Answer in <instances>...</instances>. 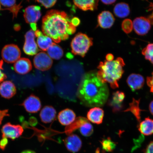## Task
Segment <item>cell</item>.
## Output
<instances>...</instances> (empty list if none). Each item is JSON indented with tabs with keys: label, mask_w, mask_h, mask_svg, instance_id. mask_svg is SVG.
Here are the masks:
<instances>
[{
	"label": "cell",
	"mask_w": 153,
	"mask_h": 153,
	"mask_svg": "<svg viewBox=\"0 0 153 153\" xmlns=\"http://www.w3.org/2000/svg\"><path fill=\"white\" fill-rule=\"evenodd\" d=\"M122 30L126 33H129L133 28V22L129 19H126L122 23Z\"/></svg>",
	"instance_id": "obj_31"
},
{
	"label": "cell",
	"mask_w": 153,
	"mask_h": 153,
	"mask_svg": "<svg viewBox=\"0 0 153 153\" xmlns=\"http://www.w3.org/2000/svg\"><path fill=\"white\" fill-rule=\"evenodd\" d=\"M21 153H36L34 151L31 150H26L23 151Z\"/></svg>",
	"instance_id": "obj_45"
},
{
	"label": "cell",
	"mask_w": 153,
	"mask_h": 153,
	"mask_svg": "<svg viewBox=\"0 0 153 153\" xmlns=\"http://www.w3.org/2000/svg\"><path fill=\"white\" fill-rule=\"evenodd\" d=\"M128 85L133 91L137 90L143 87L144 84V79L139 74H131L127 80Z\"/></svg>",
	"instance_id": "obj_21"
},
{
	"label": "cell",
	"mask_w": 153,
	"mask_h": 153,
	"mask_svg": "<svg viewBox=\"0 0 153 153\" xmlns=\"http://www.w3.org/2000/svg\"><path fill=\"white\" fill-rule=\"evenodd\" d=\"M21 52L18 46L10 44L5 46L1 51V56L5 62L11 64L20 59Z\"/></svg>",
	"instance_id": "obj_5"
},
{
	"label": "cell",
	"mask_w": 153,
	"mask_h": 153,
	"mask_svg": "<svg viewBox=\"0 0 153 153\" xmlns=\"http://www.w3.org/2000/svg\"><path fill=\"white\" fill-rule=\"evenodd\" d=\"M3 64V60H0V83L4 81L7 78L6 75L2 72Z\"/></svg>",
	"instance_id": "obj_35"
},
{
	"label": "cell",
	"mask_w": 153,
	"mask_h": 153,
	"mask_svg": "<svg viewBox=\"0 0 153 153\" xmlns=\"http://www.w3.org/2000/svg\"><path fill=\"white\" fill-rule=\"evenodd\" d=\"M93 44V39L89 37L85 34L78 33L72 40V52L74 55L84 57Z\"/></svg>",
	"instance_id": "obj_4"
},
{
	"label": "cell",
	"mask_w": 153,
	"mask_h": 153,
	"mask_svg": "<svg viewBox=\"0 0 153 153\" xmlns=\"http://www.w3.org/2000/svg\"><path fill=\"white\" fill-rule=\"evenodd\" d=\"M1 4H0V10H1Z\"/></svg>",
	"instance_id": "obj_46"
},
{
	"label": "cell",
	"mask_w": 153,
	"mask_h": 153,
	"mask_svg": "<svg viewBox=\"0 0 153 153\" xmlns=\"http://www.w3.org/2000/svg\"><path fill=\"white\" fill-rule=\"evenodd\" d=\"M151 23L148 18L139 17L134 19L133 22L134 30L139 35H145L150 30Z\"/></svg>",
	"instance_id": "obj_10"
},
{
	"label": "cell",
	"mask_w": 153,
	"mask_h": 153,
	"mask_svg": "<svg viewBox=\"0 0 153 153\" xmlns=\"http://www.w3.org/2000/svg\"><path fill=\"white\" fill-rule=\"evenodd\" d=\"M53 63L52 59L47 53L44 52L37 53L33 59V64L35 68L43 71L50 69Z\"/></svg>",
	"instance_id": "obj_7"
},
{
	"label": "cell",
	"mask_w": 153,
	"mask_h": 153,
	"mask_svg": "<svg viewBox=\"0 0 153 153\" xmlns=\"http://www.w3.org/2000/svg\"><path fill=\"white\" fill-rule=\"evenodd\" d=\"M64 144L68 150L73 153L77 152L82 147V141L78 136L74 134L69 135L64 140Z\"/></svg>",
	"instance_id": "obj_12"
},
{
	"label": "cell",
	"mask_w": 153,
	"mask_h": 153,
	"mask_svg": "<svg viewBox=\"0 0 153 153\" xmlns=\"http://www.w3.org/2000/svg\"><path fill=\"white\" fill-rule=\"evenodd\" d=\"M125 65L121 57L111 62H101L98 67L97 77L103 83H108L112 89H116L119 87L118 82L124 73Z\"/></svg>",
	"instance_id": "obj_3"
},
{
	"label": "cell",
	"mask_w": 153,
	"mask_h": 153,
	"mask_svg": "<svg viewBox=\"0 0 153 153\" xmlns=\"http://www.w3.org/2000/svg\"><path fill=\"white\" fill-rule=\"evenodd\" d=\"M56 114V111L53 107L46 106L41 110L40 114V117L43 123H49L55 119Z\"/></svg>",
	"instance_id": "obj_18"
},
{
	"label": "cell",
	"mask_w": 153,
	"mask_h": 153,
	"mask_svg": "<svg viewBox=\"0 0 153 153\" xmlns=\"http://www.w3.org/2000/svg\"><path fill=\"white\" fill-rule=\"evenodd\" d=\"M34 32L36 37L37 38L38 46L42 50L44 51H47L53 43L52 39L39 30H37Z\"/></svg>",
	"instance_id": "obj_19"
},
{
	"label": "cell",
	"mask_w": 153,
	"mask_h": 153,
	"mask_svg": "<svg viewBox=\"0 0 153 153\" xmlns=\"http://www.w3.org/2000/svg\"><path fill=\"white\" fill-rule=\"evenodd\" d=\"M72 24L74 26L76 27L80 24V21L79 19L76 17L72 18L71 20Z\"/></svg>",
	"instance_id": "obj_40"
},
{
	"label": "cell",
	"mask_w": 153,
	"mask_h": 153,
	"mask_svg": "<svg viewBox=\"0 0 153 153\" xmlns=\"http://www.w3.org/2000/svg\"><path fill=\"white\" fill-rule=\"evenodd\" d=\"M124 98L125 94L122 92L117 91L113 94L108 102V105L112 108L113 112H119L123 108L122 102Z\"/></svg>",
	"instance_id": "obj_13"
},
{
	"label": "cell",
	"mask_w": 153,
	"mask_h": 153,
	"mask_svg": "<svg viewBox=\"0 0 153 153\" xmlns=\"http://www.w3.org/2000/svg\"><path fill=\"white\" fill-rule=\"evenodd\" d=\"M109 91L106 83L97 77V72L90 71L83 76L76 95L81 104L89 108L100 107L107 102Z\"/></svg>",
	"instance_id": "obj_1"
},
{
	"label": "cell",
	"mask_w": 153,
	"mask_h": 153,
	"mask_svg": "<svg viewBox=\"0 0 153 153\" xmlns=\"http://www.w3.org/2000/svg\"><path fill=\"white\" fill-rule=\"evenodd\" d=\"M144 153H153V141L149 143L145 149Z\"/></svg>",
	"instance_id": "obj_39"
},
{
	"label": "cell",
	"mask_w": 153,
	"mask_h": 153,
	"mask_svg": "<svg viewBox=\"0 0 153 153\" xmlns=\"http://www.w3.org/2000/svg\"><path fill=\"white\" fill-rule=\"evenodd\" d=\"M101 1L105 4L110 5L115 2L116 1H115V0H110V1Z\"/></svg>",
	"instance_id": "obj_42"
},
{
	"label": "cell",
	"mask_w": 153,
	"mask_h": 153,
	"mask_svg": "<svg viewBox=\"0 0 153 153\" xmlns=\"http://www.w3.org/2000/svg\"><path fill=\"white\" fill-rule=\"evenodd\" d=\"M74 5L84 11L94 10L97 8L99 1H74Z\"/></svg>",
	"instance_id": "obj_22"
},
{
	"label": "cell",
	"mask_w": 153,
	"mask_h": 153,
	"mask_svg": "<svg viewBox=\"0 0 153 153\" xmlns=\"http://www.w3.org/2000/svg\"><path fill=\"white\" fill-rule=\"evenodd\" d=\"M21 3H21L18 5L16 4L10 8L7 9L13 13V18H16L17 17L19 11L22 8V7L21 6Z\"/></svg>",
	"instance_id": "obj_33"
},
{
	"label": "cell",
	"mask_w": 153,
	"mask_h": 153,
	"mask_svg": "<svg viewBox=\"0 0 153 153\" xmlns=\"http://www.w3.org/2000/svg\"><path fill=\"white\" fill-rule=\"evenodd\" d=\"M9 116L8 110H0V125H1L4 118L6 116Z\"/></svg>",
	"instance_id": "obj_38"
},
{
	"label": "cell",
	"mask_w": 153,
	"mask_h": 153,
	"mask_svg": "<svg viewBox=\"0 0 153 153\" xmlns=\"http://www.w3.org/2000/svg\"><path fill=\"white\" fill-rule=\"evenodd\" d=\"M101 143L103 150L106 152H112L116 146V143L113 141L110 137L103 139Z\"/></svg>",
	"instance_id": "obj_28"
},
{
	"label": "cell",
	"mask_w": 153,
	"mask_h": 153,
	"mask_svg": "<svg viewBox=\"0 0 153 153\" xmlns=\"http://www.w3.org/2000/svg\"><path fill=\"white\" fill-rule=\"evenodd\" d=\"M149 110H150L151 113L153 115V100L151 102L149 105Z\"/></svg>",
	"instance_id": "obj_43"
},
{
	"label": "cell",
	"mask_w": 153,
	"mask_h": 153,
	"mask_svg": "<svg viewBox=\"0 0 153 153\" xmlns=\"http://www.w3.org/2000/svg\"><path fill=\"white\" fill-rule=\"evenodd\" d=\"M151 24L153 25V11L152 14H151L150 16H149L148 18Z\"/></svg>",
	"instance_id": "obj_44"
},
{
	"label": "cell",
	"mask_w": 153,
	"mask_h": 153,
	"mask_svg": "<svg viewBox=\"0 0 153 153\" xmlns=\"http://www.w3.org/2000/svg\"><path fill=\"white\" fill-rule=\"evenodd\" d=\"M89 121L85 117H79L76 118L70 125L67 126L65 129V133L67 135L71 134L73 132L79 128L86 122Z\"/></svg>",
	"instance_id": "obj_26"
},
{
	"label": "cell",
	"mask_w": 153,
	"mask_h": 153,
	"mask_svg": "<svg viewBox=\"0 0 153 153\" xmlns=\"http://www.w3.org/2000/svg\"><path fill=\"white\" fill-rule=\"evenodd\" d=\"M47 51L50 57L55 60H59L62 57L64 53L62 48L53 43Z\"/></svg>",
	"instance_id": "obj_27"
},
{
	"label": "cell",
	"mask_w": 153,
	"mask_h": 153,
	"mask_svg": "<svg viewBox=\"0 0 153 153\" xmlns=\"http://www.w3.org/2000/svg\"><path fill=\"white\" fill-rule=\"evenodd\" d=\"M71 20L64 11L55 10L48 11L43 18V33L56 43L68 39L76 31Z\"/></svg>",
	"instance_id": "obj_2"
},
{
	"label": "cell",
	"mask_w": 153,
	"mask_h": 153,
	"mask_svg": "<svg viewBox=\"0 0 153 153\" xmlns=\"http://www.w3.org/2000/svg\"><path fill=\"white\" fill-rule=\"evenodd\" d=\"M104 117V111L99 107L91 108L88 112V119L93 123L100 124L102 123Z\"/></svg>",
	"instance_id": "obj_20"
},
{
	"label": "cell",
	"mask_w": 153,
	"mask_h": 153,
	"mask_svg": "<svg viewBox=\"0 0 153 153\" xmlns=\"http://www.w3.org/2000/svg\"><path fill=\"white\" fill-rule=\"evenodd\" d=\"M139 130L142 134L149 136L153 134V120L149 118H145L139 124Z\"/></svg>",
	"instance_id": "obj_23"
},
{
	"label": "cell",
	"mask_w": 153,
	"mask_h": 153,
	"mask_svg": "<svg viewBox=\"0 0 153 153\" xmlns=\"http://www.w3.org/2000/svg\"><path fill=\"white\" fill-rule=\"evenodd\" d=\"M21 105L30 113H36L41 109L42 105L39 97L34 94L30 95Z\"/></svg>",
	"instance_id": "obj_11"
},
{
	"label": "cell",
	"mask_w": 153,
	"mask_h": 153,
	"mask_svg": "<svg viewBox=\"0 0 153 153\" xmlns=\"http://www.w3.org/2000/svg\"><path fill=\"white\" fill-rule=\"evenodd\" d=\"M23 128L19 125H13L8 123L3 126L1 129L2 137L9 138L13 140L18 138L23 133Z\"/></svg>",
	"instance_id": "obj_8"
},
{
	"label": "cell",
	"mask_w": 153,
	"mask_h": 153,
	"mask_svg": "<svg viewBox=\"0 0 153 153\" xmlns=\"http://www.w3.org/2000/svg\"><path fill=\"white\" fill-rule=\"evenodd\" d=\"M80 133L85 137H89L92 134L94 130L92 125L88 121L83 124L79 129Z\"/></svg>",
	"instance_id": "obj_29"
},
{
	"label": "cell",
	"mask_w": 153,
	"mask_h": 153,
	"mask_svg": "<svg viewBox=\"0 0 153 153\" xmlns=\"http://www.w3.org/2000/svg\"><path fill=\"white\" fill-rule=\"evenodd\" d=\"M16 87L13 82H3L0 85V95L4 98L9 99L16 94Z\"/></svg>",
	"instance_id": "obj_14"
},
{
	"label": "cell",
	"mask_w": 153,
	"mask_h": 153,
	"mask_svg": "<svg viewBox=\"0 0 153 153\" xmlns=\"http://www.w3.org/2000/svg\"><path fill=\"white\" fill-rule=\"evenodd\" d=\"M24 16L27 23L30 25L36 24L41 16V7L36 5L29 6L25 9Z\"/></svg>",
	"instance_id": "obj_9"
},
{
	"label": "cell",
	"mask_w": 153,
	"mask_h": 153,
	"mask_svg": "<svg viewBox=\"0 0 153 153\" xmlns=\"http://www.w3.org/2000/svg\"><path fill=\"white\" fill-rule=\"evenodd\" d=\"M0 4L5 7L4 9L7 10L16 4V1L15 0H9V1H0Z\"/></svg>",
	"instance_id": "obj_32"
},
{
	"label": "cell",
	"mask_w": 153,
	"mask_h": 153,
	"mask_svg": "<svg viewBox=\"0 0 153 153\" xmlns=\"http://www.w3.org/2000/svg\"><path fill=\"white\" fill-rule=\"evenodd\" d=\"M140 99L137 100L133 98L132 102L130 103L129 108L124 111L125 112H131L136 118L138 122H140L141 112L143 111L140 108Z\"/></svg>",
	"instance_id": "obj_25"
},
{
	"label": "cell",
	"mask_w": 153,
	"mask_h": 153,
	"mask_svg": "<svg viewBox=\"0 0 153 153\" xmlns=\"http://www.w3.org/2000/svg\"><path fill=\"white\" fill-rule=\"evenodd\" d=\"M114 13L118 18H123L128 16L130 10L128 4L124 3L117 4L114 8Z\"/></svg>",
	"instance_id": "obj_24"
},
{
	"label": "cell",
	"mask_w": 153,
	"mask_h": 153,
	"mask_svg": "<svg viewBox=\"0 0 153 153\" xmlns=\"http://www.w3.org/2000/svg\"><path fill=\"white\" fill-rule=\"evenodd\" d=\"M106 59L107 61L111 62L114 60V55L111 53H109L106 55Z\"/></svg>",
	"instance_id": "obj_41"
},
{
	"label": "cell",
	"mask_w": 153,
	"mask_h": 153,
	"mask_svg": "<svg viewBox=\"0 0 153 153\" xmlns=\"http://www.w3.org/2000/svg\"><path fill=\"white\" fill-rule=\"evenodd\" d=\"M76 117L75 113L69 108L61 111L58 115L59 122L63 126L70 125L75 120Z\"/></svg>",
	"instance_id": "obj_16"
},
{
	"label": "cell",
	"mask_w": 153,
	"mask_h": 153,
	"mask_svg": "<svg viewBox=\"0 0 153 153\" xmlns=\"http://www.w3.org/2000/svg\"><path fill=\"white\" fill-rule=\"evenodd\" d=\"M35 32L30 30L25 35V42L23 47L24 52L27 55H34L37 54L39 49L35 40Z\"/></svg>",
	"instance_id": "obj_6"
},
{
	"label": "cell",
	"mask_w": 153,
	"mask_h": 153,
	"mask_svg": "<svg viewBox=\"0 0 153 153\" xmlns=\"http://www.w3.org/2000/svg\"><path fill=\"white\" fill-rule=\"evenodd\" d=\"M145 59L148 60L153 65V44H149L142 51Z\"/></svg>",
	"instance_id": "obj_30"
},
{
	"label": "cell",
	"mask_w": 153,
	"mask_h": 153,
	"mask_svg": "<svg viewBox=\"0 0 153 153\" xmlns=\"http://www.w3.org/2000/svg\"><path fill=\"white\" fill-rule=\"evenodd\" d=\"M14 68L17 73L25 74H28L31 70L32 65L29 59L22 58L15 63Z\"/></svg>",
	"instance_id": "obj_15"
},
{
	"label": "cell",
	"mask_w": 153,
	"mask_h": 153,
	"mask_svg": "<svg viewBox=\"0 0 153 153\" xmlns=\"http://www.w3.org/2000/svg\"><path fill=\"white\" fill-rule=\"evenodd\" d=\"M8 143V140L5 137H2V139L0 141V148L2 150H4L6 147Z\"/></svg>",
	"instance_id": "obj_37"
},
{
	"label": "cell",
	"mask_w": 153,
	"mask_h": 153,
	"mask_svg": "<svg viewBox=\"0 0 153 153\" xmlns=\"http://www.w3.org/2000/svg\"><path fill=\"white\" fill-rule=\"evenodd\" d=\"M36 1L41 4L46 8H48L53 6L56 2V1Z\"/></svg>",
	"instance_id": "obj_34"
},
{
	"label": "cell",
	"mask_w": 153,
	"mask_h": 153,
	"mask_svg": "<svg viewBox=\"0 0 153 153\" xmlns=\"http://www.w3.org/2000/svg\"><path fill=\"white\" fill-rule=\"evenodd\" d=\"M152 76H148L147 78V83L149 87L150 88L151 92L153 93V72Z\"/></svg>",
	"instance_id": "obj_36"
},
{
	"label": "cell",
	"mask_w": 153,
	"mask_h": 153,
	"mask_svg": "<svg viewBox=\"0 0 153 153\" xmlns=\"http://www.w3.org/2000/svg\"><path fill=\"white\" fill-rule=\"evenodd\" d=\"M115 21L114 17L109 11H104L98 16L99 25L103 28H109L111 27Z\"/></svg>",
	"instance_id": "obj_17"
}]
</instances>
